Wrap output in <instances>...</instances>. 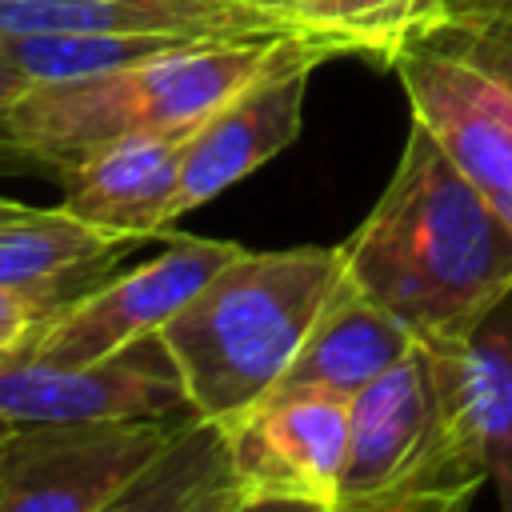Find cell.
<instances>
[{
  "label": "cell",
  "mask_w": 512,
  "mask_h": 512,
  "mask_svg": "<svg viewBox=\"0 0 512 512\" xmlns=\"http://www.w3.org/2000/svg\"><path fill=\"white\" fill-rule=\"evenodd\" d=\"M288 36L316 40L328 56H368L392 64L412 32H420L448 0H244Z\"/></svg>",
  "instance_id": "obj_17"
},
{
  "label": "cell",
  "mask_w": 512,
  "mask_h": 512,
  "mask_svg": "<svg viewBox=\"0 0 512 512\" xmlns=\"http://www.w3.org/2000/svg\"><path fill=\"white\" fill-rule=\"evenodd\" d=\"M240 252L232 240L176 236L160 256L56 308L20 352L48 364H96L144 344Z\"/></svg>",
  "instance_id": "obj_7"
},
{
  "label": "cell",
  "mask_w": 512,
  "mask_h": 512,
  "mask_svg": "<svg viewBox=\"0 0 512 512\" xmlns=\"http://www.w3.org/2000/svg\"><path fill=\"white\" fill-rule=\"evenodd\" d=\"M352 400L324 392H272L224 424V444L244 492H284L336 504L348 460Z\"/></svg>",
  "instance_id": "obj_10"
},
{
  "label": "cell",
  "mask_w": 512,
  "mask_h": 512,
  "mask_svg": "<svg viewBox=\"0 0 512 512\" xmlns=\"http://www.w3.org/2000/svg\"><path fill=\"white\" fill-rule=\"evenodd\" d=\"M52 316V308L28 300V296H12L0 292V352H16L32 340V332Z\"/></svg>",
  "instance_id": "obj_19"
},
{
  "label": "cell",
  "mask_w": 512,
  "mask_h": 512,
  "mask_svg": "<svg viewBox=\"0 0 512 512\" xmlns=\"http://www.w3.org/2000/svg\"><path fill=\"white\" fill-rule=\"evenodd\" d=\"M140 240L104 232L72 212L28 208L24 216L0 220V292L28 296L44 308H64Z\"/></svg>",
  "instance_id": "obj_13"
},
{
  "label": "cell",
  "mask_w": 512,
  "mask_h": 512,
  "mask_svg": "<svg viewBox=\"0 0 512 512\" xmlns=\"http://www.w3.org/2000/svg\"><path fill=\"white\" fill-rule=\"evenodd\" d=\"M336 248L344 284L420 348L468 340L512 296V224L416 120L384 192Z\"/></svg>",
  "instance_id": "obj_1"
},
{
  "label": "cell",
  "mask_w": 512,
  "mask_h": 512,
  "mask_svg": "<svg viewBox=\"0 0 512 512\" xmlns=\"http://www.w3.org/2000/svg\"><path fill=\"white\" fill-rule=\"evenodd\" d=\"M28 88H32V80L20 72V64H16V60L8 56V48L0 44V108L12 104V100H16L20 92H28Z\"/></svg>",
  "instance_id": "obj_21"
},
{
  "label": "cell",
  "mask_w": 512,
  "mask_h": 512,
  "mask_svg": "<svg viewBox=\"0 0 512 512\" xmlns=\"http://www.w3.org/2000/svg\"><path fill=\"white\" fill-rule=\"evenodd\" d=\"M196 128L132 136L60 172V208L104 232L132 240H152L168 232V204L176 196L180 168Z\"/></svg>",
  "instance_id": "obj_11"
},
{
  "label": "cell",
  "mask_w": 512,
  "mask_h": 512,
  "mask_svg": "<svg viewBox=\"0 0 512 512\" xmlns=\"http://www.w3.org/2000/svg\"><path fill=\"white\" fill-rule=\"evenodd\" d=\"M188 416L180 376L156 336L96 364H48L20 348L0 352V440L48 424Z\"/></svg>",
  "instance_id": "obj_8"
},
{
  "label": "cell",
  "mask_w": 512,
  "mask_h": 512,
  "mask_svg": "<svg viewBox=\"0 0 512 512\" xmlns=\"http://www.w3.org/2000/svg\"><path fill=\"white\" fill-rule=\"evenodd\" d=\"M60 32L260 36L280 28L244 0H0V40Z\"/></svg>",
  "instance_id": "obj_14"
},
{
  "label": "cell",
  "mask_w": 512,
  "mask_h": 512,
  "mask_svg": "<svg viewBox=\"0 0 512 512\" xmlns=\"http://www.w3.org/2000/svg\"><path fill=\"white\" fill-rule=\"evenodd\" d=\"M180 428L184 420H92L12 432L0 440V512H100Z\"/></svg>",
  "instance_id": "obj_6"
},
{
  "label": "cell",
  "mask_w": 512,
  "mask_h": 512,
  "mask_svg": "<svg viewBox=\"0 0 512 512\" xmlns=\"http://www.w3.org/2000/svg\"><path fill=\"white\" fill-rule=\"evenodd\" d=\"M304 44L316 40L284 32L232 36L116 72L32 84L0 108V156L44 164L60 176L120 140L196 128Z\"/></svg>",
  "instance_id": "obj_3"
},
{
  "label": "cell",
  "mask_w": 512,
  "mask_h": 512,
  "mask_svg": "<svg viewBox=\"0 0 512 512\" xmlns=\"http://www.w3.org/2000/svg\"><path fill=\"white\" fill-rule=\"evenodd\" d=\"M332 60L320 44H304L276 68H268L260 80L240 88L232 100H224L196 132L180 168L176 196L168 204V224L184 220L200 204L216 200L244 176H252L260 164L280 156L304 124V96L316 64Z\"/></svg>",
  "instance_id": "obj_9"
},
{
  "label": "cell",
  "mask_w": 512,
  "mask_h": 512,
  "mask_svg": "<svg viewBox=\"0 0 512 512\" xmlns=\"http://www.w3.org/2000/svg\"><path fill=\"white\" fill-rule=\"evenodd\" d=\"M340 284V248H244L228 260L156 336L192 416L224 428L268 400Z\"/></svg>",
  "instance_id": "obj_2"
},
{
  "label": "cell",
  "mask_w": 512,
  "mask_h": 512,
  "mask_svg": "<svg viewBox=\"0 0 512 512\" xmlns=\"http://www.w3.org/2000/svg\"><path fill=\"white\" fill-rule=\"evenodd\" d=\"M232 472L224 428L192 416L172 444L100 512H232L244 500Z\"/></svg>",
  "instance_id": "obj_16"
},
{
  "label": "cell",
  "mask_w": 512,
  "mask_h": 512,
  "mask_svg": "<svg viewBox=\"0 0 512 512\" xmlns=\"http://www.w3.org/2000/svg\"><path fill=\"white\" fill-rule=\"evenodd\" d=\"M32 204H20V200H8V196H0V220H12V216H24Z\"/></svg>",
  "instance_id": "obj_22"
},
{
  "label": "cell",
  "mask_w": 512,
  "mask_h": 512,
  "mask_svg": "<svg viewBox=\"0 0 512 512\" xmlns=\"http://www.w3.org/2000/svg\"><path fill=\"white\" fill-rule=\"evenodd\" d=\"M416 348L412 332L372 300L340 284L276 392H324L352 400Z\"/></svg>",
  "instance_id": "obj_15"
},
{
  "label": "cell",
  "mask_w": 512,
  "mask_h": 512,
  "mask_svg": "<svg viewBox=\"0 0 512 512\" xmlns=\"http://www.w3.org/2000/svg\"><path fill=\"white\" fill-rule=\"evenodd\" d=\"M480 484L484 456L444 408L420 344L352 396L336 512H468Z\"/></svg>",
  "instance_id": "obj_5"
},
{
  "label": "cell",
  "mask_w": 512,
  "mask_h": 512,
  "mask_svg": "<svg viewBox=\"0 0 512 512\" xmlns=\"http://www.w3.org/2000/svg\"><path fill=\"white\" fill-rule=\"evenodd\" d=\"M264 36V32H260ZM208 40H232V36H200V32H60V36H12L0 40L8 56L20 64V72L32 84L48 80H76L96 72L132 68L168 52H184Z\"/></svg>",
  "instance_id": "obj_18"
},
{
  "label": "cell",
  "mask_w": 512,
  "mask_h": 512,
  "mask_svg": "<svg viewBox=\"0 0 512 512\" xmlns=\"http://www.w3.org/2000/svg\"><path fill=\"white\" fill-rule=\"evenodd\" d=\"M388 68L412 120L512 224V0H448Z\"/></svg>",
  "instance_id": "obj_4"
},
{
  "label": "cell",
  "mask_w": 512,
  "mask_h": 512,
  "mask_svg": "<svg viewBox=\"0 0 512 512\" xmlns=\"http://www.w3.org/2000/svg\"><path fill=\"white\" fill-rule=\"evenodd\" d=\"M232 512H336L312 496H284V492H248Z\"/></svg>",
  "instance_id": "obj_20"
},
{
  "label": "cell",
  "mask_w": 512,
  "mask_h": 512,
  "mask_svg": "<svg viewBox=\"0 0 512 512\" xmlns=\"http://www.w3.org/2000/svg\"><path fill=\"white\" fill-rule=\"evenodd\" d=\"M424 356L444 408L484 456L500 512H512V296L468 340L424 348Z\"/></svg>",
  "instance_id": "obj_12"
}]
</instances>
